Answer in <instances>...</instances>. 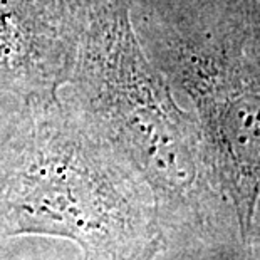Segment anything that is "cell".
<instances>
[{"mask_svg": "<svg viewBox=\"0 0 260 260\" xmlns=\"http://www.w3.org/2000/svg\"><path fill=\"white\" fill-rule=\"evenodd\" d=\"M66 81L77 106L106 128L163 195L190 202L210 170L197 118L146 56L129 0H59ZM212 171V170H210Z\"/></svg>", "mask_w": 260, "mask_h": 260, "instance_id": "obj_1", "label": "cell"}, {"mask_svg": "<svg viewBox=\"0 0 260 260\" xmlns=\"http://www.w3.org/2000/svg\"><path fill=\"white\" fill-rule=\"evenodd\" d=\"M143 29L149 59L195 108L210 170L247 240L260 200V36L230 15L143 17Z\"/></svg>", "mask_w": 260, "mask_h": 260, "instance_id": "obj_2", "label": "cell"}, {"mask_svg": "<svg viewBox=\"0 0 260 260\" xmlns=\"http://www.w3.org/2000/svg\"><path fill=\"white\" fill-rule=\"evenodd\" d=\"M141 17L163 20H200L232 14L235 0H138Z\"/></svg>", "mask_w": 260, "mask_h": 260, "instance_id": "obj_3", "label": "cell"}, {"mask_svg": "<svg viewBox=\"0 0 260 260\" xmlns=\"http://www.w3.org/2000/svg\"><path fill=\"white\" fill-rule=\"evenodd\" d=\"M235 17L260 36V0H235Z\"/></svg>", "mask_w": 260, "mask_h": 260, "instance_id": "obj_4", "label": "cell"}]
</instances>
